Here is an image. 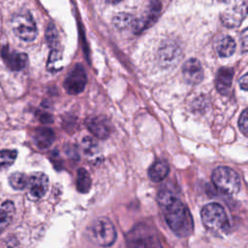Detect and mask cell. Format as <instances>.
I'll return each instance as SVG.
<instances>
[{"instance_id":"83f0119b","label":"cell","mask_w":248,"mask_h":248,"mask_svg":"<svg viewBox=\"0 0 248 248\" xmlns=\"http://www.w3.org/2000/svg\"><path fill=\"white\" fill-rule=\"evenodd\" d=\"M108 2H109V3H111V4H116V3H118V2H120L121 0H107Z\"/></svg>"},{"instance_id":"8992f818","label":"cell","mask_w":248,"mask_h":248,"mask_svg":"<svg viewBox=\"0 0 248 248\" xmlns=\"http://www.w3.org/2000/svg\"><path fill=\"white\" fill-rule=\"evenodd\" d=\"M214 186L226 195H234L240 189L239 175L229 167H217L211 175Z\"/></svg>"},{"instance_id":"7402d4cb","label":"cell","mask_w":248,"mask_h":248,"mask_svg":"<svg viewBox=\"0 0 248 248\" xmlns=\"http://www.w3.org/2000/svg\"><path fill=\"white\" fill-rule=\"evenodd\" d=\"M112 21H113V24L115 25L116 28L122 30V29H126L129 26H133L135 18L129 14L121 13V14L116 15L113 17Z\"/></svg>"},{"instance_id":"5bb4252c","label":"cell","mask_w":248,"mask_h":248,"mask_svg":"<svg viewBox=\"0 0 248 248\" xmlns=\"http://www.w3.org/2000/svg\"><path fill=\"white\" fill-rule=\"evenodd\" d=\"M233 71L231 68H221L216 76L215 85L219 93L227 95L231 89Z\"/></svg>"},{"instance_id":"9c48e42d","label":"cell","mask_w":248,"mask_h":248,"mask_svg":"<svg viewBox=\"0 0 248 248\" xmlns=\"http://www.w3.org/2000/svg\"><path fill=\"white\" fill-rule=\"evenodd\" d=\"M86 82L87 78L83 67L77 65L67 76L64 81V87L69 94L76 95L84 89Z\"/></svg>"},{"instance_id":"4fadbf2b","label":"cell","mask_w":248,"mask_h":248,"mask_svg":"<svg viewBox=\"0 0 248 248\" xmlns=\"http://www.w3.org/2000/svg\"><path fill=\"white\" fill-rule=\"evenodd\" d=\"M85 123L91 134H93L98 139H107L110 134L109 123L103 116L89 117Z\"/></svg>"},{"instance_id":"8fae6325","label":"cell","mask_w":248,"mask_h":248,"mask_svg":"<svg viewBox=\"0 0 248 248\" xmlns=\"http://www.w3.org/2000/svg\"><path fill=\"white\" fill-rule=\"evenodd\" d=\"M2 59L9 69L12 71H21L23 70L28 62L27 55L22 52H16L5 46L1 51Z\"/></svg>"},{"instance_id":"2e32d148","label":"cell","mask_w":248,"mask_h":248,"mask_svg":"<svg viewBox=\"0 0 248 248\" xmlns=\"http://www.w3.org/2000/svg\"><path fill=\"white\" fill-rule=\"evenodd\" d=\"M33 139H34L36 145L39 148L45 149V148H47L48 146H50L51 143L53 142L54 133L49 128H46V127L37 128L34 131Z\"/></svg>"},{"instance_id":"7c38bea8","label":"cell","mask_w":248,"mask_h":248,"mask_svg":"<svg viewBox=\"0 0 248 248\" xmlns=\"http://www.w3.org/2000/svg\"><path fill=\"white\" fill-rule=\"evenodd\" d=\"M182 75L187 83H200L203 78V70L200 61L195 58L187 60L182 67Z\"/></svg>"},{"instance_id":"d6986e66","label":"cell","mask_w":248,"mask_h":248,"mask_svg":"<svg viewBox=\"0 0 248 248\" xmlns=\"http://www.w3.org/2000/svg\"><path fill=\"white\" fill-rule=\"evenodd\" d=\"M91 188V178L88 171L84 169H79L78 170L77 177V189L80 193H87Z\"/></svg>"},{"instance_id":"6da1fadb","label":"cell","mask_w":248,"mask_h":248,"mask_svg":"<svg viewBox=\"0 0 248 248\" xmlns=\"http://www.w3.org/2000/svg\"><path fill=\"white\" fill-rule=\"evenodd\" d=\"M158 202L168 226L177 236L185 237L192 233L194 222L190 210L172 191L162 189Z\"/></svg>"},{"instance_id":"3957f363","label":"cell","mask_w":248,"mask_h":248,"mask_svg":"<svg viewBox=\"0 0 248 248\" xmlns=\"http://www.w3.org/2000/svg\"><path fill=\"white\" fill-rule=\"evenodd\" d=\"M127 248H162L154 228L140 223L135 226L126 236Z\"/></svg>"},{"instance_id":"d4e9b609","label":"cell","mask_w":248,"mask_h":248,"mask_svg":"<svg viewBox=\"0 0 248 248\" xmlns=\"http://www.w3.org/2000/svg\"><path fill=\"white\" fill-rule=\"evenodd\" d=\"M238 127L243 135L248 137V108L244 109L239 116Z\"/></svg>"},{"instance_id":"ba28073f","label":"cell","mask_w":248,"mask_h":248,"mask_svg":"<svg viewBox=\"0 0 248 248\" xmlns=\"http://www.w3.org/2000/svg\"><path fill=\"white\" fill-rule=\"evenodd\" d=\"M48 188V178L44 172H34L28 178L27 196L31 201L42 199Z\"/></svg>"},{"instance_id":"30bf717a","label":"cell","mask_w":248,"mask_h":248,"mask_svg":"<svg viewBox=\"0 0 248 248\" xmlns=\"http://www.w3.org/2000/svg\"><path fill=\"white\" fill-rule=\"evenodd\" d=\"M161 8L162 5L159 0H152L149 3L143 16L139 19H135L133 24L134 32L139 34L144 31L146 28L150 27L152 24H154L160 15Z\"/></svg>"},{"instance_id":"5b68a950","label":"cell","mask_w":248,"mask_h":248,"mask_svg":"<svg viewBox=\"0 0 248 248\" xmlns=\"http://www.w3.org/2000/svg\"><path fill=\"white\" fill-rule=\"evenodd\" d=\"M248 15V0H223L221 21L228 28L240 25Z\"/></svg>"},{"instance_id":"44dd1931","label":"cell","mask_w":248,"mask_h":248,"mask_svg":"<svg viewBox=\"0 0 248 248\" xmlns=\"http://www.w3.org/2000/svg\"><path fill=\"white\" fill-rule=\"evenodd\" d=\"M176 49L177 47L174 45L165 46L160 51L161 62L165 63V65H168L169 63H172L173 59L175 60V56L178 55Z\"/></svg>"},{"instance_id":"e0dca14e","label":"cell","mask_w":248,"mask_h":248,"mask_svg":"<svg viewBox=\"0 0 248 248\" xmlns=\"http://www.w3.org/2000/svg\"><path fill=\"white\" fill-rule=\"evenodd\" d=\"M15 214V205L11 201H6L0 207V232H2L12 222Z\"/></svg>"},{"instance_id":"52a82bcc","label":"cell","mask_w":248,"mask_h":248,"mask_svg":"<svg viewBox=\"0 0 248 248\" xmlns=\"http://www.w3.org/2000/svg\"><path fill=\"white\" fill-rule=\"evenodd\" d=\"M15 34L25 42L33 41L37 36V26L32 16L27 12H19L12 18Z\"/></svg>"},{"instance_id":"cb8c5ba5","label":"cell","mask_w":248,"mask_h":248,"mask_svg":"<svg viewBox=\"0 0 248 248\" xmlns=\"http://www.w3.org/2000/svg\"><path fill=\"white\" fill-rule=\"evenodd\" d=\"M81 144H82V148H83V151H84L85 154L92 155L97 150V142L93 139H91L89 137L84 138L82 140V143Z\"/></svg>"},{"instance_id":"9a60e30c","label":"cell","mask_w":248,"mask_h":248,"mask_svg":"<svg viewBox=\"0 0 248 248\" xmlns=\"http://www.w3.org/2000/svg\"><path fill=\"white\" fill-rule=\"evenodd\" d=\"M170 167L167 161L159 159L155 161L148 170V176L153 182H160L169 174Z\"/></svg>"},{"instance_id":"484cf974","label":"cell","mask_w":248,"mask_h":248,"mask_svg":"<svg viewBox=\"0 0 248 248\" xmlns=\"http://www.w3.org/2000/svg\"><path fill=\"white\" fill-rule=\"evenodd\" d=\"M240 43L242 51L248 52V27L242 31L240 36Z\"/></svg>"},{"instance_id":"277c9868","label":"cell","mask_w":248,"mask_h":248,"mask_svg":"<svg viewBox=\"0 0 248 248\" xmlns=\"http://www.w3.org/2000/svg\"><path fill=\"white\" fill-rule=\"evenodd\" d=\"M90 239L97 245L108 247L114 243L116 231L109 219L106 217L97 218L88 228Z\"/></svg>"},{"instance_id":"ac0fdd59","label":"cell","mask_w":248,"mask_h":248,"mask_svg":"<svg viewBox=\"0 0 248 248\" xmlns=\"http://www.w3.org/2000/svg\"><path fill=\"white\" fill-rule=\"evenodd\" d=\"M235 50V42L232 37H225L223 38L217 46V51L219 56L221 57H229L231 56Z\"/></svg>"},{"instance_id":"7a4b0ae2","label":"cell","mask_w":248,"mask_h":248,"mask_svg":"<svg viewBox=\"0 0 248 248\" xmlns=\"http://www.w3.org/2000/svg\"><path fill=\"white\" fill-rule=\"evenodd\" d=\"M203 226L216 235H223L230 229V222L224 207L216 202L204 205L201 211Z\"/></svg>"},{"instance_id":"4316f807","label":"cell","mask_w":248,"mask_h":248,"mask_svg":"<svg viewBox=\"0 0 248 248\" xmlns=\"http://www.w3.org/2000/svg\"><path fill=\"white\" fill-rule=\"evenodd\" d=\"M239 85H240L241 89L248 91V73H246L243 77L240 78Z\"/></svg>"},{"instance_id":"603a6c76","label":"cell","mask_w":248,"mask_h":248,"mask_svg":"<svg viewBox=\"0 0 248 248\" xmlns=\"http://www.w3.org/2000/svg\"><path fill=\"white\" fill-rule=\"evenodd\" d=\"M17 152L14 149H3L0 151V169H6L14 164Z\"/></svg>"},{"instance_id":"ffe728a7","label":"cell","mask_w":248,"mask_h":248,"mask_svg":"<svg viewBox=\"0 0 248 248\" xmlns=\"http://www.w3.org/2000/svg\"><path fill=\"white\" fill-rule=\"evenodd\" d=\"M28 176L23 172H13L9 177L10 185L16 190H23L27 187Z\"/></svg>"}]
</instances>
